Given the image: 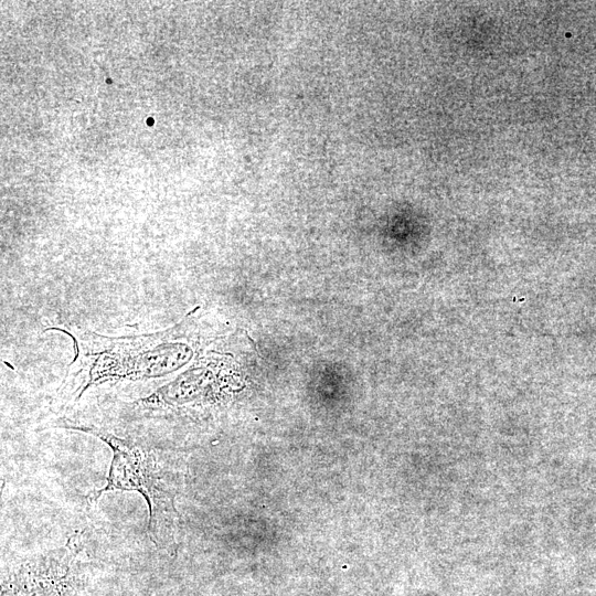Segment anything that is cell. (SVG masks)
Returning <instances> with one entry per match:
<instances>
[{"label": "cell", "instance_id": "obj_1", "mask_svg": "<svg viewBox=\"0 0 596 596\" xmlns=\"http://www.w3.org/2000/svg\"><path fill=\"white\" fill-rule=\"evenodd\" d=\"M68 333L77 351L63 387H67L74 401L88 389L105 383L171 375L193 354L180 323L153 333L126 337H105L91 331Z\"/></svg>", "mask_w": 596, "mask_h": 596}, {"label": "cell", "instance_id": "obj_2", "mask_svg": "<svg viewBox=\"0 0 596 596\" xmlns=\"http://www.w3.org/2000/svg\"><path fill=\"white\" fill-rule=\"evenodd\" d=\"M63 428L79 430L103 440L113 451L105 486L92 499L110 491H137L148 504L147 534L161 551L173 555L179 545L180 517L175 508L173 471L163 455L106 428L64 419Z\"/></svg>", "mask_w": 596, "mask_h": 596}, {"label": "cell", "instance_id": "obj_3", "mask_svg": "<svg viewBox=\"0 0 596 596\" xmlns=\"http://www.w3.org/2000/svg\"><path fill=\"white\" fill-rule=\"evenodd\" d=\"M78 539L62 547L29 557L2 577L1 596H67L79 578Z\"/></svg>", "mask_w": 596, "mask_h": 596}]
</instances>
